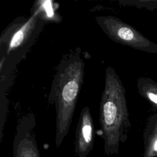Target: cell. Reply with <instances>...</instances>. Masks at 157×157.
I'll return each instance as SVG.
<instances>
[{"instance_id": "4", "label": "cell", "mask_w": 157, "mask_h": 157, "mask_svg": "<svg viewBox=\"0 0 157 157\" xmlns=\"http://www.w3.org/2000/svg\"><path fill=\"white\" fill-rule=\"evenodd\" d=\"M95 20L105 35L115 42L148 53L157 54L156 44L120 18L102 15L96 17Z\"/></svg>"}, {"instance_id": "10", "label": "cell", "mask_w": 157, "mask_h": 157, "mask_svg": "<svg viewBox=\"0 0 157 157\" xmlns=\"http://www.w3.org/2000/svg\"><path fill=\"white\" fill-rule=\"evenodd\" d=\"M124 5L135 6L150 10H157V0H139V1H120Z\"/></svg>"}, {"instance_id": "6", "label": "cell", "mask_w": 157, "mask_h": 157, "mask_svg": "<svg viewBox=\"0 0 157 157\" xmlns=\"http://www.w3.org/2000/svg\"><path fill=\"white\" fill-rule=\"evenodd\" d=\"M94 135V122L90 109L86 106L80 112L75 130L74 150L78 157H86L92 150Z\"/></svg>"}, {"instance_id": "8", "label": "cell", "mask_w": 157, "mask_h": 157, "mask_svg": "<svg viewBox=\"0 0 157 157\" xmlns=\"http://www.w3.org/2000/svg\"><path fill=\"white\" fill-rule=\"evenodd\" d=\"M137 88L139 95L146 99L151 110L157 113V82L150 77H140L137 80Z\"/></svg>"}, {"instance_id": "5", "label": "cell", "mask_w": 157, "mask_h": 157, "mask_svg": "<svg viewBox=\"0 0 157 157\" xmlns=\"http://www.w3.org/2000/svg\"><path fill=\"white\" fill-rule=\"evenodd\" d=\"M35 126L36 118L32 113L20 119L13 142V157H40L34 135Z\"/></svg>"}, {"instance_id": "3", "label": "cell", "mask_w": 157, "mask_h": 157, "mask_svg": "<svg viewBox=\"0 0 157 157\" xmlns=\"http://www.w3.org/2000/svg\"><path fill=\"white\" fill-rule=\"evenodd\" d=\"M29 17L14 19L0 37L1 84L10 86L16 65L23 59L39 36L46 21L35 7Z\"/></svg>"}, {"instance_id": "2", "label": "cell", "mask_w": 157, "mask_h": 157, "mask_svg": "<svg viewBox=\"0 0 157 157\" xmlns=\"http://www.w3.org/2000/svg\"><path fill=\"white\" fill-rule=\"evenodd\" d=\"M99 123L105 154L117 155L128 139L131 121L124 85L114 68L105 69V85L99 104Z\"/></svg>"}, {"instance_id": "7", "label": "cell", "mask_w": 157, "mask_h": 157, "mask_svg": "<svg viewBox=\"0 0 157 157\" xmlns=\"http://www.w3.org/2000/svg\"><path fill=\"white\" fill-rule=\"evenodd\" d=\"M143 157H157V113L147 118L143 132Z\"/></svg>"}, {"instance_id": "9", "label": "cell", "mask_w": 157, "mask_h": 157, "mask_svg": "<svg viewBox=\"0 0 157 157\" xmlns=\"http://www.w3.org/2000/svg\"><path fill=\"white\" fill-rule=\"evenodd\" d=\"M38 4L34 6L39 11L43 18L48 21L50 20L55 21V20L58 21V16L56 15L54 11L53 5L51 1H37Z\"/></svg>"}, {"instance_id": "1", "label": "cell", "mask_w": 157, "mask_h": 157, "mask_svg": "<svg viewBox=\"0 0 157 157\" xmlns=\"http://www.w3.org/2000/svg\"><path fill=\"white\" fill-rule=\"evenodd\" d=\"M85 63L81 49H71L61 59L52 83L48 102L56 110L55 142L59 147L67 134L84 80Z\"/></svg>"}]
</instances>
